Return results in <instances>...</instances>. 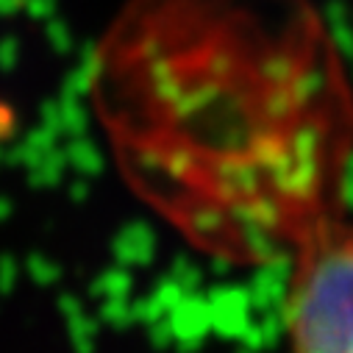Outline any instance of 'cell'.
<instances>
[{"label": "cell", "mask_w": 353, "mask_h": 353, "mask_svg": "<svg viewBox=\"0 0 353 353\" xmlns=\"http://www.w3.org/2000/svg\"><path fill=\"white\" fill-rule=\"evenodd\" d=\"M114 139L153 198L203 242L223 228L298 248L331 209L353 142V95L312 0H134L103 53Z\"/></svg>", "instance_id": "1"}, {"label": "cell", "mask_w": 353, "mask_h": 353, "mask_svg": "<svg viewBox=\"0 0 353 353\" xmlns=\"http://www.w3.org/2000/svg\"><path fill=\"white\" fill-rule=\"evenodd\" d=\"M334 353H353V336H350L347 342H342V345H339Z\"/></svg>", "instance_id": "2"}]
</instances>
